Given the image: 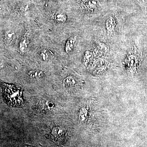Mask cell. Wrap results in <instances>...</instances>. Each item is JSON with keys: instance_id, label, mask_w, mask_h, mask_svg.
I'll return each instance as SVG.
<instances>
[{"instance_id": "6da1fadb", "label": "cell", "mask_w": 147, "mask_h": 147, "mask_svg": "<svg viewBox=\"0 0 147 147\" xmlns=\"http://www.w3.org/2000/svg\"><path fill=\"white\" fill-rule=\"evenodd\" d=\"M3 94L5 99L11 105L18 106L22 102L21 91L12 85L5 84Z\"/></svg>"}, {"instance_id": "7a4b0ae2", "label": "cell", "mask_w": 147, "mask_h": 147, "mask_svg": "<svg viewBox=\"0 0 147 147\" xmlns=\"http://www.w3.org/2000/svg\"><path fill=\"white\" fill-rule=\"evenodd\" d=\"M79 5L82 12L94 13L97 11L100 2L99 0H78Z\"/></svg>"}, {"instance_id": "3957f363", "label": "cell", "mask_w": 147, "mask_h": 147, "mask_svg": "<svg viewBox=\"0 0 147 147\" xmlns=\"http://www.w3.org/2000/svg\"><path fill=\"white\" fill-rule=\"evenodd\" d=\"M125 61L127 67L129 71L134 72V71L137 70V58L134 53L129 54Z\"/></svg>"}, {"instance_id": "277c9868", "label": "cell", "mask_w": 147, "mask_h": 147, "mask_svg": "<svg viewBox=\"0 0 147 147\" xmlns=\"http://www.w3.org/2000/svg\"><path fill=\"white\" fill-rule=\"evenodd\" d=\"M66 132L63 128L60 127H55L51 132V137L54 141L61 142L65 137Z\"/></svg>"}, {"instance_id": "5b68a950", "label": "cell", "mask_w": 147, "mask_h": 147, "mask_svg": "<svg viewBox=\"0 0 147 147\" xmlns=\"http://www.w3.org/2000/svg\"><path fill=\"white\" fill-rule=\"evenodd\" d=\"M116 26V19L113 16H108L105 22V27L106 30L110 34H113L115 32Z\"/></svg>"}, {"instance_id": "8992f818", "label": "cell", "mask_w": 147, "mask_h": 147, "mask_svg": "<svg viewBox=\"0 0 147 147\" xmlns=\"http://www.w3.org/2000/svg\"><path fill=\"white\" fill-rule=\"evenodd\" d=\"M30 48L29 39L26 37L23 38L19 44V50L22 54H25L28 52Z\"/></svg>"}, {"instance_id": "52a82bcc", "label": "cell", "mask_w": 147, "mask_h": 147, "mask_svg": "<svg viewBox=\"0 0 147 147\" xmlns=\"http://www.w3.org/2000/svg\"><path fill=\"white\" fill-rule=\"evenodd\" d=\"M76 36L70 37L67 39L66 42L65 48L66 53H68L72 51L76 43Z\"/></svg>"}, {"instance_id": "ba28073f", "label": "cell", "mask_w": 147, "mask_h": 147, "mask_svg": "<svg viewBox=\"0 0 147 147\" xmlns=\"http://www.w3.org/2000/svg\"><path fill=\"white\" fill-rule=\"evenodd\" d=\"M45 75L44 72L39 70H30L28 72V75L30 79H39L42 78Z\"/></svg>"}, {"instance_id": "9c48e42d", "label": "cell", "mask_w": 147, "mask_h": 147, "mask_svg": "<svg viewBox=\"0 0 147 147\" xmlns=\"http://www.w3.org/2000/svg\"><path fill=\"white\" fill-rule=\"evenodd\" d=\"M53 18L59 23H64L67 20V16L65 13L62 12H56L53 14Z\"/></svg>"}, {"instance_id": "30bf717a", "label": "cell", "mask_w": 147, "mask_h": 147, "mask_svg": "<svg viewBox=\"0 0 147 147\" xmlns=\"http://www.w3.org/2000/svg\"><path fill=\"white\" fill-rule=\"evenodd\" d=\"M64 85L67 88H72L76 84V80L73 77L68 76L65 77L63 81Z\"/></svg>"}, {"instance_id": "8fae6325", "label": "cell", "mask_w": 147, "mask_h": 147, "mask_svg": "<svg viewBox=\"0 0 147 147\" xmlns=\"http://www.w3.org/2000/svg\"><path fill=\"white\" fill-rule=\"evenodd\" d=\"M15 36V33L12 30H8L4 34V38L5 42L7 44H10L13 41Z\"/></svg>"}, {"instance_id": "7c38bea8", "label": "cell", "mask_w": 147, "mask_h": 147, "mask_svg": "<svg viewBox=\"0 0 147 147\" xmlns=\"http://www.w3.org/2000/svg\"><path fill=\"white\" fill-rule=\"evenodd\" d=\"M93 56V54L90 51L88 50L85 52L84 53V59H83L84 63L85 65H87L88 64L92 59Z\"/></svg>"}, {"instance_id": "4fadbf2b", "label": "cell", "mask_w": 147, "mask_h": 147, "mask_svg": "<svg viewBox=\"0 0 147 147\" xmlns=\"http://www.w3.org/2000/svg\"><path fill=\"white\" fill-rule=\"evenodd\" d=\"M41 106L43 109L46 110H53L55 107L53 102L49 100H43L41 102Z\"/></svg>"}, {"instance_id": "5bb4252c", "label": "cell", "mask_w": 147, "mask_h": 147, "mask_svg": "<svg viewBox=\"0 0 147 147\" xmlns=\"http://www.w3.org/2000/svg\"><path fill=\"white\" fill-rule=\"evenodd\" d=\"M96 47L100 51L104 53H107L109 50V47L104 42L99 41H96Z\"/></svg>"}, {"instance_id": "9a60e30c", "label": "cell", "mask_w": 147, "mask_h": 147, "mask_svg": "<svg viewBox=\"0 0 147 147\" xmlns=\"http://www.w3.org/2000/svg\"><path fill=\"white\" fill-rule=\"evenodd\" d=\"M87 115H88V111L85 108H82L81 109L79 113V118L80 120L84 121L86 119Z\"/></svg>"}, {"instance_id": "2e32d148", "label": "cell", "mask_w": 147, "mask_h": 147, "mask_svg": "<svg viewBox=\"0 0 147 147\" xmlns=\"http://www.w3.org/2000/svg\"><path fill=\"white\" fill-rule=\"evenodd\" d=\"M40 56L41 59L43 61H46L49 59V54L46 50H44L40 53Z\"/></svg>"}, {"instance_id": "e0dca14e", "label": "cell", "mask_w": 147, "mask_h": 147, "mask_svg": "<svg viewBox=\"0 0 147 147\" xmlns=\"http://www.w3.org/2000/svg\"><path fill=\"white\" fill-rule=\"evenodd\" d=\"M137 1L139 2V3L141 4L144 3L145 2V1H146L145 0H137Z\"/></svg>"}]
</instances>
